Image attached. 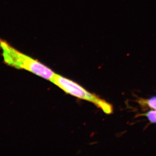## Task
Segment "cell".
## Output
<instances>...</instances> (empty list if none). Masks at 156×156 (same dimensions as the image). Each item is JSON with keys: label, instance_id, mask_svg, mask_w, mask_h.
Listing matches in <instances>:
<instances>
[{"label": "cell", "instance_id": "7a4b0ae2", "mask_svg": "<svg viewBox=\"0 0 156 156\" xmlns=\"http://www.w3.org/2000/svg\"><path fill=\"white\" fill-rule=\"evenodd\" d=\"M51 82L66 93L95 104L105 113L110 114L113 112L112 107L110 104L96 95L89 93L80 85L70 80L55 74Z\"/></svg>", "mask_w": 156, "mask_h": 156}, {"label": "cell", "instance_id": "6da1fadb", "mask_svg": "<svg viewBox=\"0 0 156 156\" xmlns=\"http://www.w3.org/2000/svg\"><path fill=\"white\" fill-rule=\"evenodd\" d=\"M0 49L4 62L10 66L26 70L50 81L55 76L50 68L20 52L2 39H0Z\"/></svg>", "mask_w": 156, "mask_h": 156}, {"label": "cell", "instance_id": "3957f363", "mask_svg": "<svg viewBox=\"0 0 156 156\" xmlns=\"http://www.w3.org/2000/svg\"><path fill=\"white\" fill-rule=\"evenodd\" d=\"M138 102L141 105H147L151 108L156 110V97L149 99H141Z\"/></svg>", "mask_w": 156, "mask_h": 156}, {"label": "cell", "instance_id": "277c9868", "mask_svg": "<svg viewBox=\"0 0 156 156\" xmlns=\"http://www.w3.org/2000/svg\"><path fill=\"white\" fill-rule=\"evenodd\" d=\"M140 115L146 116L151 123H156V111H151Z\"/></svg>", "mask_w": 156, "mask_h": 156}]
</instances>
